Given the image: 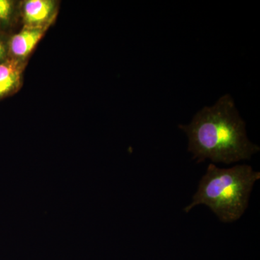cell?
<instances>
[{
	"label": "cell",
	"instance_id": "6da1fadb",
	"mask_svg": "<svg viewBox=\"0 0 260 260\" xmlns=\"http://www.w3.org/2000/svg\"><path fill=\"white\" fill-rule=\"evenodd\" d=\"M179 127L186 133L188 150L198 162L209 159L231 164L249 160L260 150L248 139L245 122L229 94L220 97L212 107H205L189 124Z\"/></svg>",
	"mask_w": 260,
	"mask_h": 260
},
{
	"label": "cell",
	"instance_id": "7a4b0ae2",
	"mask_svg": "<svg viewBox=\"0 0 260 260\" xmlns=\"http://www.w3.org/2000/svg\"><path fill=\"white\" fill-rule=\"evenodd\" d=\"M259 179L260 173L249 165L220 169L210 164L184 211L187 213L194 207L205 205L220 221H236L246 211L253 186Z\"/></svg>",
	"mask_w": 260,
	"mask_h": 260
},
{
	"label": "cell",
	"instance_id": "3957f363",
	"mask_svg": "<svg viewBox=\"0 0 260 260\" xmlns=\"http://www.w3.org/2000/svg\"><path fill=\"white\" fill-rule=\"evenodd\" d=\"M59 3L55 0L20 1V21L23 27L48 30L55 22Z\"/></svg>",
	"mask_w": 260,
	"mask_h": 260
},
{
	"label": "cell",
	"instance_id": "277c9868",
	"mask_svg": "<svg viewBox=\"0 0 260 260\" xmlns=\"http://www.w3.org/2000/svg\"><path fill=\"white\" fill-rule=\"evenodd\" d=\"M47 31L44 29L22 27L18 32L12 34L9 39V58L27 64L30 54Z\"/></svg>",
	"mask_w": 260,
	"mask_h": 260
},
{
	"label": "cell",
	"instance_id": "5b68a950",
	"mask_svg": "<svg viewBox=\"0 0 260 260\" xmlns=\"http://www.w3.org/2000/svg\"><path fill=\"white\" fill-rule=\"evenodd\" d=\"M26 64L13 59L0 63V101L14 95L21 88Z\"/></svg>",
	"mask_w": 260,
	"mask_h": 260
},
{
	"label": "cell",
	"instance_id": "8992f818",
	"mask_svg": "<svg viewBox=\"0 0 260 260\" xmlns=\"http://www.w3.org/2000/svg\"><path fill=\"white\" fill-rule=\"evenodd\" d=\"M20 1L0 0V32L11 36L20 21Z\"/></svg>",
	"mask_w": 260,
	"mask_h": 260
},
{
	"label": "cell",
	"instance_id": "52a82bcc",
	"mask_svg": "<svg viewBox=\"0 0 260 260\" xmlns=\"http://www.w3.org/2000/svg\"><path fill=\"white\" fill-rule=\"evenodd\" d=\"M10 36L0 32V63L9 59V39Z\"/></svg>",
	"mask_w": 260,
	"mask_h": 260
}]
</instances>
